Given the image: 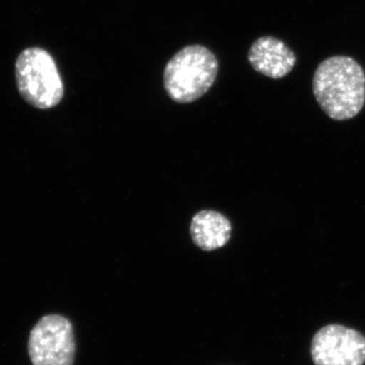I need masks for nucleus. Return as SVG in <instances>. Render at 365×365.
Wrapping results in <instances>:
<instances>
[{
    "mask_svg": "<svg viewBox=\"0 0 365 365\" xmlns=\"http://www.w3.org/2000/svg\"><path fill=\"white\" fill-rule=\"evenodd\" d=\"M312 359L316 365H364L365 337L341 325H328L314 336Z\"/></svg>",
    "mask_w": 365,
    "mask_h": 365,
    "instance_id": "obj_5",
    "label": "nucleus"
},
{
    "mask_svg": "<svg viewBox=\"0 0 365 365\" xmlns=\"http://www.w3.org/2000/svg\"><path fill=\"white\" fill-rule=\"evenodd\" d=\"M313 91L327 116L335 121L356 117L365 103V72L349 56H333L316 69Z\"/></svg>",
    "mask_w": 365,
    "mask_h": 365,
    "instance_id": "obj_1",
    "label": "nucleus"
},
{
    "mask_svg": "<svg viewBox=\"0 0 365 365\" xmlns=\"http://www.w3.org/2000/svg\"><path fill=\"white\" fill-rule=\"evenodd\" d=\"M218 61L201 45L182 48L170 58L163 72V86L175 102L192 103L205 95L215 83Z\"/></svg>",
    "mask_w": 365,
    "mask_h": 365,
    "instance_id": "obj_2",
    "label": "nucleus"
},
{
    "mask_svg": "<svg viewBox=\"0 0 365 365\" xmlns=\"http://www.w3.org/2000/svg\"><path fill=\"white\" fill-rule=\"evenodd\" d=\"M248 59L255 71L273 79L284 78L297 63L294 52L284 42L270 36L255 41Z\"/></svg>",
    "mask_w": 365,
    "mask_h": 365,
    "instance_id": "obj_6",
    "label": "nucleus"
},
{
    "mask_svg": "<svg viewBox=\"0 0 365 365\" xmlns=\"http://www.w3.org/2000/svg\"><path fill=\"white\" fill-rule=\"evenodd\" d=\"M19 91L28 104L50 109L63 98L64 88L51 55L41 48H28L16 62Z\"/></svg>",
    "mask_w": 365,
    "mask_h": 365,
    "instance_id": "obj_3",
    "label": "nucleus"
},
{
    "mask_svg": "<svg viewBox=\"0 0 365 365\" xmlns=\"http://www.w3.org/2000/svg\"><path fill=\"white\" fill-rule=\"evenodd\" d=\"M232 235V225L225 216L213 210L200 211L191 223V235L196 246L213 251L225 246Z\"/></svg>",
    "mask_w": 365,
    "mask_h": 365,
    "instance_id": "obj_7",
    "label": "nucleus"
},
{
    "mask_svg": "<svg viewBox=\"0 0 365 365\" xmlns=\"http://www.w3.org/2000/svg\"><path fill=\"white\" fill-rule=\"evenodd\" d=\"M33 365H73L76 339L71 322L60 314H48L34 326L28 341Z\"/></svg>",
    "mask_w": 365,
    "mask_h": 365,
    "instance_id": "obj_4",
    "label": "nucleus"
}]
</instances>
